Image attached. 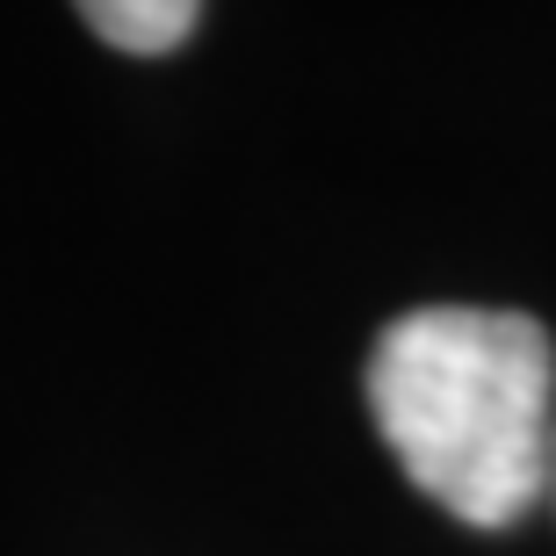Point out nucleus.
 I'll return each mask as SVG.
<instances>
[{
    "label": "nucleus",
    "mask_w": 556,
    "mask_h": 556,
    "mask_svg": "<svg viewBox=\"0 0 556 556\" xmlns=\"http://www.w3.org/2000/svg\"><path fill=\"white\" fill-rule=\"evenodd\" d=\"M556 348L528 311L427 304L383 326L369 413L397 470L470 528H514L549 492Z\"/></svg>",
    "instance_id": "nucleus-1"
},
{
    "label": "nucleus",
    "mask_w": 556,
    "mask_h": 556,
    "mask_svg": "<svg viewBox=\"0 0 556 556\" xmlns=\"http://www.w3.org/2000/svg\"><path fill=\"white\" fill-rule=\"evenodd\" d=\"M73 8L87 15V29L102 43H116L130 59H160V51H174L195 29L203 0H73Z\"/></svg>",
    "instance_id": "nucleus-2"
},
{
    "label": "nucleus",
    "mask_w": 556,
    "mask_h": 556,
    "mask_svg": "<svg viewBox=\"0 0 556 556\" xmlns=\"http://www.w3.org/2000/svg\"><path fill=\"white\" fill-rule=\"evenodd\" d=\"M549 484H556V441H549Z\"/></svg>",
    "instance_id": "nucleus-3"
}]
</instances>
